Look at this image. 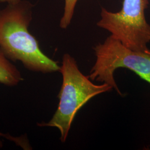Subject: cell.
<instances>
[{
    "label": "cell",
    "mask_w": 150,
    "mask_h": 150,
    "mask_svg": "<svg viewBox=\"0 0 150 150\" xmlns=\"http://www.w3.org/2000/svg\"><path fill=\"white\" fill-rule=\"evenodd\" d=\"M32 6L27 1L0 10V49L8 59L20 61L27 70L43 74L59 71L58 63L43 54L28 31Z\"/></svg>",
    "instance_id": "obj_1"
},
{
    "label": "cell",
    "mask_w": 150,
    "mask_h": 150,
    "mask_svg": "<svg viewBox=\"0 0 150 150\" xmlns=\"http://www.w3.org/2000/svg\"><path fill=\"white\" fill-rule=\"evenodd\" d=\"M59 72L62 76V84L58 95L59 101L57 110L48 122H42L38 125L59 129L60 140L64 142L81 108L93 97L113 88L105 83L101 85L94 84L88 76L81 72L76 61L69 54H64Z\"/></svg>",
    "instance_id": "obj_2"
},
{
    "label": "cell",
    "mask_w": 150,
    "mask_h": 150,
    "mask_svg": "<svg viewBox=\"0 0 150 150\" xmlns=\"http://www.w3.org/2000/svg\"><path fill=\"white\" fill-rule=\"evenodd\" d=\"M96 60L88 77L112 86L118 95L123 96L114 79L115 71L125 68L132 71L150 84V52L132 50L111 36L93 47Z\"/></svg>",
    "instance_id": "obj_3"
},
{
    "label": "cell",
    "mask_w": 150,
    "mask_h": 150,
    "mask_svg": "<svg viewBox=\"0 0 150 150\" xmlns=\"http://www.w3.org/2000/svg\"><path fill=\"white\" fill-rule=\"evenodd\" d=\"M149 0H123L122 8L112 12L102 8L97 25L111 33L112 38L132 50L150 53V25L146 20L145 10Z\"/></svg>",
    "instance_id": "obj_4"
},
{
    "label": "cell",
    "mask_w": 150,
    "mask_h": 150,
    "mask_svg": "<svg viewBox=\"0 0 150 150\" xmlns=\"http://www.w3.org/2000/svg\"><path fill=\"white\" fill-rule=\"evenodd\" d=\"M23 80L20 71L0 49V83L12 87L17 86Z\"/></svg>",
    "instance_id": "obj_5"
},
{
    "label": "cell",
    "mask_w": 150,
    "mask_h": 150,
    "mask_svg": "<svg viewBox=\"0 0 150 150\" xmlns=\"http://www.w3.org/2000/svg\"><path fill=\"white\" fill-rule=\"evenodd\" d=\"M64 12L59 23L60 27L63 29L66 28L69 26L78 0H64Z\"/></svg>",
    "instance_id": "obj_6"
},
{
    "label": "cell",
    "mask_w": 150,
    "mask_h": 150,
    "mask_svg": "<svg viewBox=\"0 0 150 150\" xmlns=\"http://www.w3.org/2000/svg\"><path fill=\"white\" fill-rule=\"evenodd\" d=\"M21 0H0V2H6L8 4H16L18 2H20Z\"/></svg>",
    "instance_id": "obj_7"
},
{
    "label": "cell",
    "mask_w": 150,
    "mask_h": 150,
    "mask_svg": "<svg viewBox=\"0 0 150 150\" xmlns=\"http://www.w3.org/2000/svg\"><path fill=\"white\" fill-rule=\"evenodd\" d=\"M2 146H3V144H2V142L1 141V139H0V149H1L2 147Z\"/></svg>",
    "instance_id": "obj_8"
}]
</instances>
